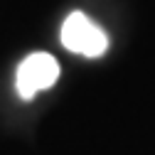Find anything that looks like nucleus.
Instances as JSON below:
<instances>
[{
	"instance_id": "1",
	"label": "nucleus",
	"mask_w": 155,
	"mask_h": 155,
	"mask_svg": "<svg viewBox=\"0 0 155 155\" xmlns=\"http://www.w3.org/2000/svg\"><path fill=\"white\" fill-rule=\"evenodd\" d=\"M59 79V64L52 54L47 52H35L20 62L15 74V89L20 94V99L30 101L35 99L40 91L49 89Z\"/></svg>"
},
{
	"instance_id": "2",
	"label": "nucleus",
	"mask_w": 155,
	"mask_h": 155,
	"mask_svg": "<svg viewBox=\"0 0 155 155\" xmlns=\"http://www.w3.org/2000/svg\"><path fill=\"white\" fill-rule=\"evenodd\" d=\"M62 45L81 57H101L108 49V37L84 12H71L62 25Z\"/></svg>"
}]
</instances>
